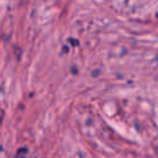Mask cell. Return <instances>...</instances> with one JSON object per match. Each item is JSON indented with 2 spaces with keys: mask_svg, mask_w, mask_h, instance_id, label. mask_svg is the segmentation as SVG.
Wrapping results in <instances>:
<instances>
[{
  "mask_svg": "<svg viewBox=\"0 0 158 158\" xmlns=\"http://www.w3.org/2000/svg\"><path fill=\"white\" fill-rule=\"evenodd\" d=\"M68 41H69V42H70L73 46H78V41H75V38H69Z\"/></svg>",
  "mask_w": 158,
  "mask_h": 158,
  "instance_id": "cell-1",
  "label": "cell"
}]
</instances>
